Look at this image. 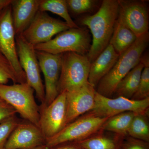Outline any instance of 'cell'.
<instances>
[{"label":"cell","instance_id":"1","mask_svg":"<svg viewBox=\"0 0 149 149\" xmlns=\"http://www.w3.org/2000/svg\"><path fill=\"white\" fill-rule=\"evenodd\" d=\"M118 13L117 0H104L97 13L81 19V24L89 28L93 36L87 55L91 63L109 45Z\"/></svg>","mask_w":149,"mask_h":149},{"label":"cell","instance_id":"2","mask_svg":"<svg viewBox=\"0 0 149 149\" xmlns=\"http://www.w3.org/2000/svg\"><path fill=\"white\" fill-rule=\"evenodd\" d=\"M149 33L138 37L128 49L119 55L111 70L99 82L96 92L111 98L114 94L119 82L141 62V57L148 45Z\"/></svg>","mask_w":149,"mask_h":149},{"label":"cell","instance_id":"3","mask_svg":"<svg viewBox=\"0 0 149 149\" xmlns=\"http://www.w3.org/2000/svg\"><path fill=\"white\" fill-rule=\"evenodd\" d=\"M33 88L27 83L0 85V97L20 116L40 128V107L35 101Z\"/></svg>","mask_w":149,"mask_h":149},{"label":"cell","instance_id":"4","mask_svg":"<svg viewBox=\"0 0 149 149\" xmlns=\"http://www.w3.org/2000/svg\"><path fill=\"white\" fill-rule=\"evenodd\" d=\"M91 64L87 55L72 52L61 54L59 94L75 91L88 83Z\"/></svg>","mask_w":149,"mask_h":149},{"label":"cell","instance_id":"5","mask_svg":"<svg viewBox=\"0 0 149 149\" xmlns=\"http://www.w3.org/2000/svg\"><path fill=\"white\" fill-rule=\"evenodd\" d=\"M91 35L87 29L70 28L59 33L53 39L34 46L36 51L52 54L72 52L87 55L91 46Z\"/></svg>","mask_w":149,"mask_h":149},{"label":"cell","instance_id":"6","mask_svg":"<svg viewBox=\"0 0 149 149\" xmlns=\"http://www.w3.org/2000/svg\"><path fill=\"white\" fill-rule=\"evenodd\" d=\"M108 118L88 112L65 125L55 136L46 140V146L50 148L63 143L85 140L101 130Z\"/></svg>","mask_w":149,"mask_h":149},{"label":"cell","instance_id":"7","mask_svg":"<svg viewBox=\"0 0 149 149\" xmlns=\"http://www.w3.org/2000/svg\"><path fill=\"white\" fill-rule=\"evenodd\" d=\"M15 41L19 64L25 73L27 83L33 88L41 105H43L45 99V86L34 46L27 42L22 34L16 35Z\"/></svg>","mask_w":149,"mask_h":149},{"label":"cell","instance_id":"8","mask_svg":"<svg viewBox=\"0 0 149 149\" xmlns=\"http://www.w3.org/2000/svg\"><path fill=\"white\" fill-rule=\"evenodd\" d=\"M149 107V97L141 100L123 97L113 99L96 92L95 104L89 113L99 117L109 118L125 112H133L137 114L148 113Z\"/></svg>","mask_w":149,"mask_h":149},{"label":"cell","instance_id":"9","mask_svg":"<svg viewBox=\"0 0 149 149\" xmlns=\"http://www.w3.org/2000/svg\"><path fill=\"white\" fill-rule=\"evenodd\" d=\"M15 36L10 4L0 13V53L7 59L13 68L18 83H26V76L17 56Z\"/></svg>","mask_w":149,"mask_h":149},{"label":"cell","instance_id":"10","mask_svg":"<svg viewBox=\"0 0 149 149\" xmlns=\"http://www.w3.org/2000/svg\"><path fill=\"white\" fill-rule=\"evenodd\" d=\"M70 28L65 22L52 17L46 12L39 10L22 35L27 42L35 46L48 42L55 35Z\"/></svg>","mask_w":149,"mask_h":149},{"label":"cell","instance_id":"11","mask_svg":"<svg viewBox=\"0 0 149 149\" xmlns=\"http://www.w3.org/2000/svg\"><path fill=\"white\" fill-rule=\"evenodd\" d=\"M66 93L63 92L49 104L40 107V128L46 140L55 136L66 125Z\"/></svg>","mask_w":149,"mask_h":149},{"label":"cell","instance_id":"12","mask_svg":"<svg viewBox=\"0 0 149 149\" xmlns=\"http://www.w3.org/2000/svg\"><path fill=\"white\" fill-rule=\"evenodd\" d=\"M118 19L138 37L148 32V9L144 1L118 0Z\"/></svg>","mask_w":149,"mask_h":149},{"label":"cell","instance_id":"13","mask_svg":"<svg viewBox=\"0 0 149 149\" xmlns=\"http://www.w3.org/2000/svg\"><path fill=\"white\" fill-rule=\"evenodd\" d=\"M40 70L44 74L45 81V104H49L57 97L59 93L58 84L61 67V54H52L36 50Z\"/></svg>","mask_w":149,"mask_h":149},{"label":"cell","instance_id":"14","mask_svg":"<svg viewBox=\"0 0 149 149\" xmlns=\"http://www.w3.org/2000/svg\"><path fill=\"white\" fill-rule=\"evenodd\" d=\"M96 92L88 82L75 91L66 93V125L92 110Z\"/></svg>","mask_w":149,"mask_h":149},{"label":"cell","instance_id":"15","mask_svg":"<svg viewBox=\"0 0 149 149\" xmlns=\"http://www.w3.org/2000/svg\"><path fill=\"white\" fill-rule=\"evenodd\" d=\"M41 129L31 123H18L6 143L5 149H33L45 145Z\"/></svg>","mask_w":149,"mask_h":149},{"label":"cell","instance_id":"16","mask_svg":"<svg viewBox=\"0 0 149 149\" xmlns=\"http://www.w3.org/2000/svg\"><path fill=\"white\" fill-rule=\"evenodd\" d=\"M42 0H12L13 22L15 35H21L39 10Z\"/></svg>","mask_w":149,"mask_h":149},{"label":"cell","instance_id":"17","mask_svg":"<svg viewBox=\"0 0 149 149\" xmlns=\"http://www.w3.org/2000/svg\"><path fill=\"white\" fill-rule=\"evenodd\" d=\"M119 56V55L109 44L96 59L91 63L88 82L95 88H97L102 78L111 70Z\"/></svg>","mask_w":149,"mask_h":149},{"label":"cell","instance_id":"18","mask_svg":"<svg viewBox=\"0 0 149 149\" xmlns=\"http://www.w3.org/2000/svg\"><path fill=\"white\" fill-rule=\"evenodd\" d=\"M125 137L116 134L110 136L100 130L89 138L76 143L83 149H120Z\"/></svg>","mask_w":149,"mask_h":149},{"label":"cell","instance_id":"19","mask_svg":"<svg viewBox=\"0 0 149 149\" xmlns=\"http://www.w3.org/2000/svg\"><path fill=\"white\" fill-rule=\"evenodd\" d=\"M137 38L134 32L117 19L109 44L120 55L135 43Z\"/></svg>","mask_w":149,"mask_h":149},{"label":"cell","instance_id":"20","mask_svg":"<svg viewBox=\"0 0 149 149\" xmlns=\"http://www.w3.org/2000/svg\"><path fill=\"white\" fill-rule=\"evenodd\" d=\"M144 67L143 64L140 62L119 82L115 92L118 97L132 98L138 90Z\"/></svg>","mask_w":149,"mask_h":149},{"label":"cell","instance_id":"21","mask_svg":"<svg viewBox=\"0 0 149 149\" xmlns=\"http://www.w3.org/2000/svg\"><path fill=\"white\" fill-rule=\"evenodd\" d=\"M136 113L125 112L108 118L101 130L112 132L116 135L126 137L133 117Z\"/></svg>","mask_w":149,"mask_h":149},{"label":"cell","instance_id":"22","mask_svg":"<svg viewBox=\"0 0 149 149\" xmlns=\"http://www.w3.org/2000/svg\"><path fill=\"white\" fill-rule=\"evenodd\" d=\"M39 10L49 11L57 15L64 19L70 28L79 27L70 15L65 0H42Z\"/></svg>","mask_w":149,"mask_h":149},{"label":"cell","instance_id":"23","mask_svg":"<svg viewBox=\"0 0 149 149\" xmlns=\"http://www.w3.org/2000/svg\"><path fill=\"white\" fill-rule=\"evenodd\" d=\"M127 136L149 142L148 113L135 115Z\"/></svg>","mask_w":149,"mask_h":149},{"label":"cell","instance_id":"24","mask_svg":"<svg viewBox=\"0 0 149 149\" xmlns=\"http://www.w3.org/2000/svg\"><path fill=\"white\" fill-rule=\"evenodd\" d=\"M141 62L144 67L141 74L138 90L132 100H141L149 97V58L148 55L142 56Z\"/></svg>","mask_w":149,"mask_h":149},{"label":"cell","instance_id":"25","mask_svg":"<svg viewBox=\"0 0 149 149\" xmlns=\"http://www.w3.org/2000/svg\"><path fill=\"white\" fill-rule=\"evenodd\" d=\"M10 80L14 84L18 83L13 68L7 59L0 53V85H6Z\"/></svg>","mask_w":149,"mask_h":149},{"label":"cell","instance_id":"26","mask_svg":"<svg viewBox=\"0 0 149 149\" xmlns=\"http://www.w3.org/2000/svg\"><path fill=\"white\" fill-rule=\"evenodd\" d=\"M18 123L14 116L0 123V149H5L8 139Z\"/></svg>","mask_w":149,"mask_h":149},{"label":"cell","instance_id":"27","mask_svg":"<svg viewBox=\"0 0 149 149\" xmlns=\"http://www.w3.org/2000/svg\"><path fill=\"white\" fill-rule=\"evenodd\" d=\"M66 2L68 9L76 15L91 10L95 3V1L93 0H67Z\"/></svg>","mask_w":149,"mask_h":149},{"label":"cell","instance_id":"28","mask_svg":"<svg viewBox=\"0 0 149 149\" xmlns=\"http://www.w3.org/2000/svg\"><path fill=\"white\" fill-rule=\"evenodd\" d=\"M122 149H149V142L127 136L124 138Z\"/></svg>","mask_w":149,"mask_h":149},{"label":"cell","instance_id":"29","mask_svg":"<svg viewBox=\"0 0 149 149\" xmlns=\"http://www.w3.org/2000/svg\"><path fill=\"white\" fill-rule=\"evenodd\" d=\"M16 111L6 102H0V123L9 118L15 116Z\"/></svg>","mask_w":149,"mask_h":149},{"label":"cell","instance_id":"30","mask_svg":"<svg viewBox=\"0 0 149 149\" xmlns=\"http://www.w3.org/2000/svg\"><path fill=\"white\" fill-rule=\"evenodd\" d=\"M48 149H83L80 145L76 142H69L63 143Z\"/></svg>","mask_w":149,"mask_h":149},{"label":"cell","instance_id":"31","mask_svg":"<svg viewBox=\"0 0 149 149\" xmlns=\"http://www.w3.org/2000/svg\"><path fill=\"white\" fill-rule=\"evenodd\" d=\"M12 0H0V13L7 7L10 5Z\"/></svg>","mask_w":149,"mask_h":149},{"label":"cell","instance_id":"32","mask_svg":"<svg viewBox=\"0 0 149 149\" xmlns=\"http://www.w3.org/2000/svg\"><path fill=\"white\" fill-rule=\"evenodd\" d=\"M47 147L46 146V145H44V146H41L37 147V148H35L33 149H48Z\"/></svg>","mask_w":149,"mask_h":149},{"label":"cell","instance_id":"33","mask_svg":"<svg viewBox=\"0 0 149 149\" xmlns=\"http://www.w3.org/2000/svg\"><path fill=\"white\" fill-rule=\"evenodd\" d=\"M3 100H2L1 99V98L0 97V102H3Z\"/></svg>","mask_w":149,"mask_h":149},{"label":"cell","instance_id":"34","mask_svg":"<svg viewBox=\"0 0 149 149\" xmlns=\"http://www.w3.org/2000/svg\"><path fill=\"white\" fill-rule=\"evenodd\" d=\"M122 149V148H121V149Z\"/></svg>","mask_w":149,"mask_h":149}]
</instances>
